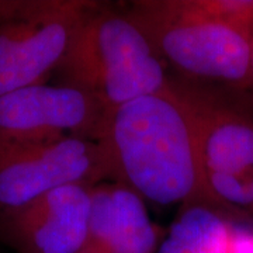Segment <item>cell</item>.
<instances>
[{"instance_id": "cell-10", "label": "cell", "mask_w": 253, "mask_h": 253, "mask_svg": "<svg viewBox=\"0 0 253 253\" xmlns=\"http://www.w3.org/2000/svg\"><path fill=\"white\" fill-rule=\"evenodd\" d=\"M158 253H253V222L217 208H184Z\"/></svg>"}, {"instance_id": "cell-6", "label": "cell", "mask_w": 253, "mask_h": 253, "mask_svg": "<svg viewBox=\"0 0 253 253\" xmlns=\"http://www.w3.org/2000/svg\"><path fill=\"white\" fill-rule=\"evenodd\" d=\"M113 181V166L101 141L61 138L0 146V215L69 184Z\"/></svg>"}, {"instance_id": "cell-8", "label": "cell", "mask_w": 253, "mask_h": 253, "mask_svg": "<svg viewBox=\"0 0 253 253\" xmlns=\"http://www.w3.org/2000/svg\"><path fill=\"white\" fill-rule=\"evenodd\" d=\"M91 187L63 186L0 215V238L17 253H82L89 235Z\"/></svg>"}, {"instance_id": "cell-12", "label": "cell", "mask_w": 253, "mask_h": 253, "mask_svg": "<svg viewBox=\"0 0 253 253\" xmlns=\"http://www.w3.org/2000/svg\"><path fill=\"white\" fill-rule=\"evenodd\" d=\"M252 73H253V44H252ZM244 100L245 101H248V103H249V104L253 107V86H252V90H251V93H249V96Z\"/></svg>"}, {"instance_id": "cell-1", "label": "cell", "mask_w": 253, "mask_h": 253, "mask_svg": "<svg viewBox=\"0 0 253 253\" xmlns=\"http://www.w3.org/2000/svg\"><path fill=\"white\" fill-rule=\"evenodd\" d=\"M101 142L113 181L144 200L228 212L208 187L191 121L169 86L113 110Z\"/></svg>"}, {"instance_id": "cell-5", "label": "cell", "mask_w": 253, "mask_h": 253, "mask_svg": "<svg viewBox=\"0 0 253 253\" xmlns=\"http://www.w3.org/2000/svg\"><path fill=\"white\" fill-rule=\"evenodd\" d=\"M96 6L87 0H14L0 20V97L46 83Z\"/></svg>"}, {"instance_id": "cell-11", "label": "cell", "mask_w": 253, "mask_h": 253, "mask_svg": "<svg viewBox=\"0 0 253 253\" xmlns=\"http://www.w3.org/2000/svg\"><path fill=\"white\" fill-rule=\"evenodd\" d=\"M14 4V0H0V20L9 13Z\"/></svg>"}, {"instance_id": "cell-9", "label": "cell", "mask_w": 253, "mask_h": 253, "mask_svg": "<svg viewBox=\"0 0 253 253\" xmlns=\"http://www.w3.org/2000/svg\"><path fill=\"white\" fill-rule=\"evenodd\" d=\"M159 239L135 191L116 181L91 187L89 235L82 253H155Z\"/></svg>"}, {"instance_id": "cell-7", "label": "cell", "mask_w": 253, "mask_h": 253, "mask_svg": "<svg viewBox=\"0 0 253 253\" xmlns=\"http://www.w3.org/2000/svg\"><path fill=\"white\" fill-rule=\"evenodd\" d=\"M111 110L65 84L38 83L0 97V146L61 138L101 141Z\"/></svg>"}, {"instance_id": "cell-4", "label": "cell", "mask_w": 253, "mask_h": 253, "mask_svg": "<svg viewBox=\"0 0 253 253\" xmlns=\"http://www.w3.org/2000/svg\"><path fill=\"white\" fill-rule=\"evenodd\" d=\"M189 116L206 180L228 212L253 222V111L234 93L169 73Z\"/></svg>"}, {"instance_id": "cell-3", "label": "cell", "mask_w": 253, "mask_h": 253, "mask_svg": "<svg viewBox=\"0 0 253 253\" xmlns=\"http://www.w3.org/2000/svg\"><path fill=\"white\" fill-rule=\"evenodd\" d=\"M54 75L58 84L86 91L111 111L162 91L169 81L135 23L100 3L78 26Z\"/></svg>"}, {"instance_id": "cell-2", "label": "cell", "mask_w": 253, "mask_h": 253, "mask_svg": "<svg viewBox=\"0 0 253 253\" xmlns=\"http://www.w3.org/2000/svg\"><path fill=\"white\" fill-rule=\"evenodd\" d=\"M126 14L170 75L249 96L253 0H139Z\"/></svg>"}]
</instances>
